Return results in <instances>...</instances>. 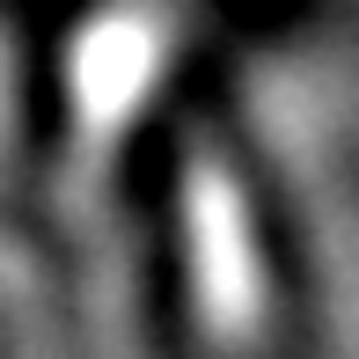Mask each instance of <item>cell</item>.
<instances>
[{
    "mask_svg": "<svg viewBox=\"0 0 359 359\" xmlns=\"http://www.w3.org/2000/svg\"><path fill=\"white\" fill-rule=\"evenodd\" d=\"M184 264H191V316L213 352H250L271 323V271L257 250L250 205L213 154L191 169L184 191Z\"/></svg>",
    "mask_w": 359,
    "mask_h": 359,
    "instance_id": "6da1fadb",
    "label": "cell"
},
{
    "mask_svg": "<svg viewBox=\"0 0 359 359\" xmlns=\"http://www.w3.org/2000/svg\"><path fill=\"white\" fill-rule=\"evenodd\" d=\"M0 316H8V359H59L52 316H44L22 264H0Z\"/></svg>",
    "mask_w": 359,
    "mask_h": 359,
    "instance_id": "7a4b0ae2",
    "label": "cell"
}]
</instances>
